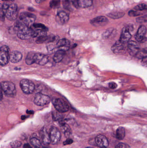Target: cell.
<instances>
[{
    "instance_id": "6da1fadb",
    "label": "cell",
    "mask_w": 147,
    "mask_h": 148,
    "mask_svg": "<svg viewBox=\"0 0 147 148\" xmlns=\"http://www.w3.org/2000/svg\"><path fill=\"white\" fill-rule=\"evenodd\" d=\"M14 30L17 36L21 40H28L34 37V31L30 27L26 26L19 20L16 23Z\"/></svg>"
},
{
    "instance_id": "7a4b0ae2",
    "label": "cell",
    "mask_w": 147,
    "mask_h": 148,
    "mask_svg": "<svg viewBox=\"0 0 147 148\" xmlns=\"http://www.w3.org/2000/svg\"><path fill=\"white\" fill-rule=\"evenodd\" d=\"M0 86L2 90L7 96L14 97L16 95V88L13 83L9 81H4L1 83Z\"/></svg>"
},
{
    "instance_id": "3957f363",
    "label": "cell",
    "mask_w": 147,
    "mask_h": 148,
    "mask_svg": "<svg viewBox=\"0 0 147 148\" xmlns=\"http://www.w3.org/2000/svg\"><path fill=\"white\" fill-rule=\"evenodd\" d=\"M52 103L56 110L60 113H65L69 110V106L68 103L61 98H53Z\"/></svg>"
},
{
    "instance_id": "277c9868",
    "label": "cell",
    "mask_w": 147,
    "mask_h": 148,
    "mask_svg": "<svg viewBox=\"0 0 147 148\" xmlns=\"http://www.w3.org/2000/svg\"><path fill=\"white\" fill-rule=\"evenodd\" d=\"M35 19L36 16L33 14L28 12H22L20 16V21L26 26L30 27L34 23Z\"/></svg>"
},
{
    "instance_id": "5b68a950",
    "label": "cell",
    "mask_w": 147,
    "mask_h": 148,
    "mask_svg": "<svg viewBox=\"0 0 147 148\" xmlns=\"http://www.w3.org/2000/svg\"><path fill=\"white\" fill-rule=\"evenodd\" d=\"M20 86L22 91L26 94H32L35 88V85L33 82L24 79L21 80L20 82Z\"/></svg>"
},
{
    "instance_id": "8992f818",
    "label": "cell",
    "mask_w": 147,
    "mask_h": 148,
    "mask_svg": "<svg viewBox=\"0 0 147 148\" xmlns=\"http://www.w3.org/2000/svg\"><path fill=\"white\" fill-rule=\"evenodd\" d=\"M5 14V17L8 20L11 21L16 20L18 15V7L16 3H10Z\"/></svg>"
},
{
    "instance_id": "52a82bcc",
    "label": "cell",
    "mask_w": 147,
    "mask_h": 148,
    "mask_svg": "<svg viewBox=\"0 0 147 148\" xmlns=\"http://www.w3.org/2000/svg\"><path fill=\"white\" fill-rule=\"evenodd\" d=\"M9 52L7 46H2L0 48V66L7 64L9 61Z\"/></svg>"
},
{
    "instance_id": "ba28073f",
    "label": "cell",
    "mask_w": 147,
    "mask_h": 148,
    "mask_svg": "<svg viewBox=\"0 0 147 148\" xmlns=\"http://www.w3.org/2000/svg\"><path fill=\"white\" fill-rule=\"evenodd\" d=\"M51 101V98L48 96L41 93H37L35 97L34 102L36 105L43 106L48 104Z\"/></svg>"
},
{
    "instance_id": "9c48e42d",
    "label": "cell",
    "mask_w": 147,
    "mask_h": 148,
    "mask_svg": "<svg viewBox=\"0 0 147 148\" xmlns=\"http://www.w3.org/2000/svg\"><path fill=\"white\" fill-rule=\"evenodd\" d=\"M132 30H133V27L131 26H127L123 29L119 40L124 44L128 43L132 37L131 32Z\"/></svg>"
},
{
    "instance_id": "30bf717a",
    "label": "cell",
    "mask_w": 147,
    "mask_h": 148,
    "mask_svg": "<svg viewBox=\"0 0 147 148\" xmlns=\"http://www.w3.org/2000/svg\"><path fill=\"white\" fill-rule=\"evenodd\" d=\"M49 134L51 143L53 145L58 144L61 138V133L59 130L57 128L53 127Z\"/></svg>"
},
{
    "instance_id": "8fae6325",
    "label": "cell",
    "mask_w": 147,
    "mask_h": 148,
    "mask_svg": "<svg viewBox=\"0 0 147 148\" xmlns=\"http://www.w3.org/2000/svg\"><path fill=\"white\" fill-rule=\"evenodd\" d=\"M127 50L131 56H135L140 50V46L136 42L130 41L128 42Z\"/></svg>"
},
{
    "instance_id": "7c38bea8",
    "label": "cell",
    "mask_w": 147,
    "mask_h": 148,
    "mask_svg": "<svg viewBox=\"0 0 147 148\" xmlns=\"http://www.w3.org/2000/svg\"><path fill=\"white\" fill-rule=\"evenodd\" d=\"M147 29L146 26L142 25L139 27L137 33L135 35V40L140 42H145L146 41V34Z\"/></svg>"
},
{
    "instance_id": "4fadbf2b",
    "label": "cell",
    "mask_w": 147,
    "mask_h": 148,
    "mask_svg": "<svg viewBox=\"0 0 147 148\" xmlns=\"http://www.w3.org/2000/svg\"><path fill=\"white\" fill-rule=\"evenodd\" d=\"M90 23L95 27H103L108 24V20L105 16H99L91 20Z\"/></svg>"
},
{
    "instance_id": "5bb4252c",
    "label": "cell",
    "mask_w": 147,
    "mask_h": 148,
    "mask_svg": "<svg viewBox=\"0 0 147 148\" xmlns=\"http://www.w3.org/2000/svg\"><path fill=\"white\" fill-rule=\"evenodd\" d=\"M34 62L40 66H44L48 62V56L41 53H35L34 56Z\"/></svg>"
},
{
    "instance_id": "9a60e30c",
    "label": "cell",
    "mask_w": 147,
    "mask_h": 148,
    "mask_svg": "<svg viewBox=\"0 0 147 148\" xmlns=\"http://www.w3.org/2000/svg\"><path fill=\"white\" fill-rule=\"evenodd\" d=\"M126 49L125 44L121 42L120 40L117 41L111 47L112 52L116 54L122 53Z\"/></svg>"
},
{
    "instance_id": "2e32d148",
    "label": "cell",
    "mask_w": 147,
    "mask_h": 148,
    "mask_svg": "<svg viewBox=\"0 0 147 148\" xmlns=\"http://www.w3.org/2000/svg\"><path fill=\"white\" fill-rule=\"evenodd\" d=\"M95 141L97 145L102 148L108 147L109 142L106 136L103 135H99L96 137Z\"/></svg>"
},
{
    "instance_id": "e0dca14e",
    "label": "cell",
    "mask_w": 147,
    "mask_h": 148,
    "mask_svg": "<svg viewBox=\"0 0 147 148\" xmlns=\"http://www.w3.org/2000/svg\"><path fill=\"white\" fill-rule=\"evenodd\" d=\"M56 20H57V22L60 24H66L69 21V15L64 11H60L57 14Z\"/></svg>"
},
{
    "instance_id": "ac0fdd59",
    "label": "cell",
    "mask_w": 147,
    "mask_h": 148,
    "mask_svg": "<svg viewBox=\"0 0 147 148\" xmlns=\"http://www.w3.org/2000/svg\"><path fill=\"white\" fill-rule=\"evenodd\" d=\"M57 47L60 49L65 51L68 50L70 47V42L66 39H62L59 40L57 42Z\"/></svg>"
},
{
    "instance_id": "d6986e66",
    "label": "cell",
    "mask_w": 147,
    "mask_h": 148,
    "mask_svg": "<svg viewBox=\"0 0 147 148\" xmlns=\"http://www.w3.org/2000/svg\"><path fill=\"white\" fill-rule=\"evenodd\" d=\"M22 54L19 51H15L9 54V61L12 63H17L22 59Z\"/></svg>"
},
{
    "instance_id": "ffe728a7",
    "label": "cell",
    "mask_w": 147,
    "mask_h": 148,
    "mask_svg": "<svg viewBox=\"0 0 147 148\" xmlns=\"http://www.w3.org/2000/svg\"><path fill=\"white\" fill-rule=\"evenodd\" d=\"M41 140L44 145L45 146H47L51 143L50 142V137L49 134L47 133L46 129L42 128L41 131Z\"/></svg>"
},
{
    "instance_id": "44dd1931",
    "label": "cell",
    "mask_w": 147,
    "mask_h": 148,
    "mask_svg": "<svg viewBox=\"0 0 147 148\" xmlns=\"http://www.w3.org/2000/svg\"><path fill=\"white\" fill-rule=\"evenodd\" d=\"M60 123L61 124V127H62V131L64 133V134L65 136L66 137H69L71 134L72 130L70 127L69 125H67L66 123H64L63 121H59Z\"/></svg>"
},
{
    "instance_id": "7402d4cb",
    "label": "cell",
    "mask_w": 147,
    "mask_h": 148,
    "mask_svg": "<svg viewBox=\"0 0 147 148\" xmlns=\"http://www.w3.org/2000/svg\"><path fill=\"white\" fill-rule=\"evenodd\" d=\"M65 55V51L59 49L56 52L53 57L54 61L55 62L58 63L63 60Z\"/></svg>"
},
{
    "instance_id": "603a6c76",
    "label": "cell",
    "mask_w": 147,
    "mask_h": 148,
    "mask_svg": "<svg viewBox=\"0 0 147 148\" xmlns=\"http://www.w3.org/2000/svg\"><path fill=\"white\" fill-rule=\"evenodd\" d=\"M116 136L118 140H121L125 136V130L123 127H119L117 130Z\"/></svg>"
},
{
    "instance_id": "cb8c5ba5",
    "label": "cell",
    "mask_w": 147,
    "mask_h": 148,
    "mask_svg": "<svg viewBox=\"0 0 147 148\" xmlns=\"http://www.w3.org/2000/svg\"><path fill=\"white\" fill-rule=\"evenodd\" d=\"M92 0H78L79 7L87 8L90 7L92 4Z\"/></svg>"
},
{
    "instance_id": "d4e9b609",
    "label": "cell",
    "mask_w": 147,
    "mask_h": 148,
    "mask_svg": "<svg viewBox=\"0 0 147 148\" xmlns=\"http://www.w3.org/2000/svg\"><path fill=\"white\" fill-rule=\"evenodd\" d=\"M32 27H33V28H31L34 30H41V31H45V32H47L48 30L47 28L41 23H34L32 25Z\"/></svg>"
},
{
    "instance_id": "484cf974",
    "label": "cell",
    "mask_w": 147,
    "mask_h": 148,
    "mask_svg": "<svg viewBox=\"0 0 147 148\" xmlns=\"http://www.w3.org/2000/svg\"><path fill=\"white\" fill-rule=\"evenodd\" d=\"M52 116L53 120L54 121H61L63 119V116L61 114V113L58 112V111H53L52 113Z\"/></svg>"
},
{
    "instance_id": "4316f807",
    "label": "cell",
    "mask_w": 147,
    "mask_h": 148,
    "mask_svg": "<svg viewBox=\"0 0 147 148\" xmlns=\"http://www.w3.org/2000/svg\"><path fill=\"white\" fill-rule=\"evenodd\" d=\"M124 15V13L123 12H113L108 14V16L113 19H119L121 18Z\"/></svg>"
},
{
    "instance_id": "83f0119b",
    "label": "cell",
    "mask_w": 147,
    "mask_h": 148,
    "mask_svg": "<svg viewBox=\"0 0 147 148\" xmlns=\"http://www.w3.org/2000/svg\"><path fill=\"white\" fill-rule=\"evenodd\" d=\"M30 143L35 148H39L41 146V142L37 137H32L30 139Z\"/></svg>"
},
{
    "instance_id": "f1b7e54d",
    "label": "cell",
    "mask_w": 147,
    "mask_h": 148,
    "mask_svg": "<svg viewBox=\"0 0 147 148\" xmlns=\"http://www.w3.org/2000/svg\"><path fill=\"white\" fill-rule=\"evenodd\" d=\"M35 53H29L26 59V62L27 65H31L34 63V56Z\"/></svg>"
},
{
    "instance_id": "f546056e",
    "label": "cell",
    "mask_w": 147,
    "mask_h": 148,
    "mask_svg": "<svg viewBox=\"0 0 147 148\" xmlns=\"http://www.w3.org/2000/svg\"><path fill=\"white\" fill-rule=\"evenodd\" d=\"M147 49H144L142 50H140L135 56L138 59L142 60L143 58L147 57Z\"/></svg>"
},
{
    "instance_id": "4dcf8cb0",
    "label": "cell",
    "mask_w": 147,
    "mask_h": 148,
    "mask_svg": "<svg viewBox=\"0 0 147 148\" xmlns=\"http://www.w3.org/2000/svg\"><path fill=\"white\" fill-rule=\"evenodd\" d=\"M114 30V29L112 28L108 29L105 32H104L103 34L102 35V37L103 39H108L112 34Z\"/></svg>"
},
{
    "instance_id": "1f68e13d",
    "label": "cell",
    "mask_w": 147,
    "mask_h": 148,
    "mask_svg": "<svg viewBox=\"0 0 147 148\" xmlns=\"http://www.w3.org/2000/svg\"><path fill=\"white\" fill-rule=\"evenodd\" d=\"M48 39H49V36H39L38 39L36 40V42L38 44L42 43L43 42H48Z\"/></svg>"
},
{
    "instance_id": "d6a6232c",
    "label": "cell",
    "mask_w": 147,
    "mask_h": 148,
    "mask_svg": "<svg viewBox=\"0 0 147 148\" xmlns=\"http://www.w3.org/2000/svg\"><path fill=\"white\" fill-rule=\"evenodd\" d=\"M60 4V0H51L50 2V6L51 8H58Z\"/></svg>"
},
{
    "instance_id": "836d02e7",
    "label": "cell",
    "mask_w": 147,
    "mask_h": 148,
    "mask_svg": "<svg viewBox=\"0 0 147 148\" xmlns=\"http://www.w3.org/2000/svg\"><path fill=\"white\" fill-rule=\"evenodd\" d=\"M62 3L64 8L67 10H70L71 7L70 2L69 0H62Z\"/></svg>"
},
{
    "instance_id": "e575fe53",
    "label": "cell",
    "mask_w": 147,
    "mask_h": 148,
    "mask_svg": "<svg viewBox=\"0 0 147 148\" xmlns=\"http://www.w3.org/2000/svg\"><path fill=\"white\" fill-rule=\"evenodd\" d=\"M134 9L136 10H143L147 9L146 4L142 3L135 7Z\"/></svg>"
},
{
    "instance_id": "d590c367",
    "label": "cell",
    "mask_w": 147,
    "mask_h": 148,
    "mask_svg": "<svg viewBox=\"0 0 147 148\" xmlns=\"http://www.w3.org/2000/svg\"><path fill=\"white\" fill-rule=\"evenodd\" d=\"M21 145V143L17 140L12 142L10 144V146L12 148H18L20 147Z\"/></svg>"
},
{
    "instance_id": "8d00e7d4",
    "label": "cell",
    "mask_w": 147,
    "mask_h": 148,
    "mask_svg": "<svg viewBox=\"0 0 147 148\" xmlns=\"http://www.w3.org/2000/svg\"><path fill=\"white\" fill-rule=\"evenodd\" d=\"M5 17V13L3 10L2 5L0 4V20L2 21H4Z\"/></svg>"
},
{
    "instance_id": "74e56055",
    "label": "cell",
    "mask_w": 147,
    "mask_h": 148,
    "mask_svg": "<svg viewBox=\"0 0 147 148\" xmlns=\"http://www.w3.org/2000/svg\"><path fill=\"white\" fill-rule=\"evenodd\" d=\"M136 21L140 23H142L146 22L147 21V15L144 16H141V17H138L136 19Z\"/></svg>"
},
{
    "instance_id": "f35d334b",
    "label": "cell",
    "mask_w": 147,
    "mask_h": 148,
    "mask_svg": "<svg viewBox=\"0 0 147 148\" xmlns=\"http://www.w3.org/2000/svg\"><path fill=\"white\" fill-rule=\"evenodd\" d=\"M129 15L130 16H137L140 15L141 13L137 12V11H135V10H132L129 11Z\"/></svg>"
},
{
    "instance_id": "ab89813d",
    "label": "cell",
    "mask_w": 147,
    "mask_h": 148,
    "mask_svg": "<svg viewBox=\"0 0 147 148\" xmlns=\"http://www.w3.org/2000/svg\"><path fill=\"white\" fill-rule=\"evenodd\" d=\"M115 148H130V147L128 144L121 143L117 144Z\"/></svg>"
},
{
    "instance_id": "60d3db41",
    "label": "cell",
    "mask_w": 147,
    "mask_h": 148,
    "mask_svg": "<svg viewBox=\"0 0 147 148\" xmlns=\"http://www.w3.org/2000/svg\"><path fill=\"white\" fill-rule=\"evenodd\" d=\"M109 87L111 89H115L117 87V84L115 83L112 82L109 84Z\"/></svg>"
},
{
    "instance_id": "b9f144b4",
    "label": "cell",
    "mask_w": 147,
    "mask_h": 148,
    "mask_svg": "<svg viewBox=\"0 0 147 148\" xmlns=\"http://www.w3.org/2000/svg\"><path fill=\"white\" fill-rule=\"evenodd\" d=\"M70 2L74 7L77 8H79L78 0H70Z\"/></svg>"
},
{
    "instance_id": "7bdbcfd3",
    "label": "cell",
    "mask_w": 147,
    "mask_h": 148,
    "mask_svg": "<svg viewBox=\"0 0 147 148\" xmlns=\"http://www.w3.org/2000/svg\"><path fill=\"white\" fill-rule=\"evenodd\" d=\"M73 142V140L72 139H69H69H67L65 141L63 144L64 145H70Z\"/></svg>"
},
{
    "instance_id": "ee69618b",
    "label": "cell",
    "mask_w": 147,
    "mask_h": 148,
    "mask_svg": "<svg viewBox=\"0 0 147 148\" xmlns=\"http://www.w3.org/2000/svg\"><path fill=\"white\" fill-rule=\"evenodd\" d=\"M142 64H143V66H147V57H145V58H143V59H142Z\"/></svg>"
},
{
    "instance_id": "f6af8a7d",
    "label": "cell",
    "mask_w": 147,
    "mask_h": 148,
    "mask_svg": "<svg viewBox=\"0 0 147 148\" xmlns=\"http://www.w3.org/2000/svg\"><path fill=\"white\" fill-rule=\"evenodd\" d=\"M23 148H32V147L30 146V145L29 144H28V143H26V144H25V145L23 146Z\"/></svg>"
},
{
    "instance_id": "bcb514c9",
    "label": "cell",
    "mask_w": 147,
    "mask_h": 148,
    "mask_svg": "<svg viewBox=\"0 0 147 148\" xmlns=\"http://www.w3.org/2000/svg\"><path fill=\"white\" fill-rule=\"evenodd\" d=\"M3 93L1 89L0 88V101H1L2 99H3Z\"/></svg>"
},
{
    "instance_id": "7dc6e473",
    "label": "cell",
    "mask_w": 147,
    "mask_h": 148,
    "mask_svg": "<svg viewBox=\"0 0 147 148\" xmlns=\"http://www.w3.org/2000/svg\"><path fill=\"white\" fill-rule=\"evenodd\" d=\"M35 1L37 3H41L42 2L44 1L45 0H35Z\"/></svg>"
},
{
    "instance_id": "c3c4849f",
    "label": "cell",
    "mask_w": 147,
    "mask_h": 148,
    "mask_svg": "<svg viewBox=\"0 0 147 148\" xmlns=\"http://www.w3.org/2000/svg\"><path fill=\"white\" fill-rule=\"evenodd\" d=\"M27 114H33L34 112L33 111H32V110H30V111H29V110H27Z\"/></svg>"
},
{
    "instance_id": "681fc988",
    "label": "cell",
    "mask_w": 147,
    "mask_h": 148,
    "mask_svg": "<svg viewBox=\"0 0 147 148\" xmlns=\"http://www.w3.org/2000/svg\"><path fill=\"white\" fill-rule=\"evenodd\" d=\"M26 118V116H21V119L22 120H25Z\"/></svg>"
},
{
    "instance_id": "f907efd6",
    "label": "cell",
    "mask_w": 147,
    "mask_h": 148,
    "mask_svg": "<svg viewBox=\"0 0 147 148\" xmlns=\"http://www.w3.org/2000/svg\"><path fill=\"white\" fill-rule=\"evenodd\" d=\"M43 148H50L49 147H47V146H46V147H43Z\"/></svg>"
},
{
    "instance_id": "816d5d0a",
    "label": "cell",
    "mask_w": 147,
    "mask_h": 148,
    "mask_svg": "<svg viewBox=\"0 0 147 148\" xmlns=\"http://www.w3.org/2000/svg\"><path fill=\"white\" fill-rule=\"evenodd\" d=\"M85 148H93L91 147H88Z\"/></svg>"
},
{
    "instance_id": "f5cc1de1",
    "label": "cell",
    "mask_w": 147,
    "mask_h": 148,
    "mask_svg": "<svg viewBox=\"0 0 147 148\" xmlns=\"http://www.w3.org/2000/svg\"></svg>"
}]
</instances>
